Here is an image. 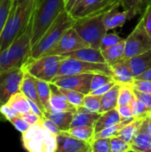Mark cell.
<instances>
[{"label": "cell", "mask_w": 151, "mask_h": 152, "mask_svg": "<svg viewBox=\"0 0 151 152\" xmlns=\"http://www.w3.org/2000/svg\"><path fill=\"white\" fill-rule=\"evenodd\" d=\"M36 3L37 0H25L20 4L13 3L0 37V52L29 28Z\"/></svg>", "instance_id": "cell-1"}, {"label": "cell", "mask_w": 151, "mask_h": 152, "mask_svg": "<svg viewBox=\"0 0 151 152\" xmlns=\"http://www.w3.org/2000/svg\"><path fill=\"white\" fill-rule=\"evenodd\" d=\"M63 10L64 0H37L30 23L32 47Z\"/></svg>", "instance_id": "cell-2"}, {"label": "cell", "mask_w": 151, "mask_h": 152, "mask_svg": "<svg viewBox=\"0 0 151 152\" xmlns=\"http://www.w3.org/2000/svg\"><path fill=\"white\" fill-rule=\"evenodd\" d=\"M31 52L32 44L29 26L26 31L0 52V73L21 68L31 56Z\"/></svg>", "instance_id": "cell-3"}, {"label": "cell", "mask_w": 151, "mask_h": 152, "mask_svg": "<svg viewBox=\"0 0 151 152\" xmlns=\"http://www.w3.org/2000/svg\"><path fill=\"white\" fill-rule=\"evenodd\" d=\"M75 22L76 19L64 9L48 27L38 42L32 47L30 57L36 59L44 56L58 43L65 32L73 27Z\"/></svg>", "instance_id": "cell-4"}, {"label": "cell", "mask_w": 151, "mask_h": 152, "mask_svg": "<svg viewBox=\"0 0 151 152\" xmlns=\"http://www.w3.org/2000/svg\"><path fill=\"white\" fill-rule=\"evenodd\" d=\"M23 148L30 152H56V135L48 131L41 123L32 125L22 134Z\"/></svg>", "instance_id": "cell-5"}, {"label": "cell", "mask_w": 151, "mask_h": 152, "mask_svg": "<svg viewBox=\"0 0 151 152\" xmlns=\"http://www.w3.org/2000/svg\"><path fill=\"white\" fill-rule=\"evenodd\" d=\"M105 13L77 19L73 25L76 31L91 47L101 49L102 37L108 32L103 20Z\"/></svg>", "instance_id": "cell-6"}, {"label": "cell", "mask_w": 151, "mask_h": 152, "mask_svg": "<svg viewBox=\"0 0 151 152\" xmlns=\"http://www.w3.org/2000/svg\"><path fill=\"white\" fill-rule=\"evenodd\" d=\"M62 59L61 55H45L36 59L29 57L22 68L36 78L51 83L58 76Z\"/></svg>", "instance_id": "cell-7"}, {"label": "cell", "mask_w": 151, "mask_h": 152, "mask_svg": "<svg viewBox=\"0 0 151 152\" xmlns=\"http://www.w3.org/2000/svg\"><path fill=\"white\" fill-rule=\"evenodd\" d=\"M98 73L106 74L112 77L111 68L107 63H94L73 58L63 57L58 76H72Z\"/></svg>", "instance_id": "cell-8"}, {"label": "cell", "mask_w": 151, "mask_h": 152, "mask_svg": "<svg viewBox=\"0 0 151 152\" xmlns=\"http://www.w3.org/2000/svg\"><path fill=\"white\" fill-rule=\"evenodd\" d=\"M150 49H151V37L143 25L142 20L140 19L133 30L125 38L124 59L130 60Z\"/></svg>", "instance_id": "cell-9"}, {"label": "cell", "mask_w": 151, "mask_h": 152, "mask_svg": "<svg viewBox=\"0 0 151 152\" xmlns=\"http://www.w3.org/2000/svg\"><path fill=\"white\" fill-rule=\"evenodd\" d=\"M23 74L22 67L0 73V107L6 104L14 93L20 91ZM4 120V118L0 113V121Z\"/></svg>", "instance_id": "cell-10"}, {"label": "cell", "mask_w": 151, "mask_h": 152, "mask_svg": "<svg viewBox=\"0 0 151 152\" xmlns=\"http://www.w3.org/2000/svg\"><path fill=\"white\" fill-rule=\"evenodd\" d=\"M117 5L121 6V0H83L69 13L77 20L90 15L105 13Z\"/></svg>", "instance_id": "cell-11"}, {"label": "cell", "mask_w": 151, "mask_h": 152, "mask_svg": "<svg viewBox=\"0 0 151 152\" xmlns=\"http://www.w3.org/2000/svg\"><path fill=\"white\" fill-rule=\"evenodd\" d=\"M90 46L76 31V29L71 27L68 29L65 34L61 37L58 43L46 53L45 55H64L66 53L74 52L76 50ZM44 55V56H45Z\"/></svg>", "instance_id": "cell-12"}, {"label": "cell", "mask_w": 151, "mask_h": 152, "mask_svg": "<svg viewBox=\"0 0 151 152\" xmlns=\"http://www.w3.org/2000/svg\"><path fill=\"white\" fill-rule=\"evenodd\" d=\"M93 76V74L58 76L51 82V84L57 87L71 89L87 94L90 93V86Z\"/></svg>", "instance_id": "cell-13"}, {"label": "cell", "mask_w": 151, "mask_h": 152, "mask_svg": "<svg viewBox=\"0 0 151 152\" xmlns=\"http://www.w3.org/2000/svg\"><path fill=\"white\" fill-rule=\"evenodd\" d=\"M56 152H92L91 143L82 141L69 131H61L56 135Z\"/></svg>", "instance_id": "cell-14"}, {"label": "cell", "mask_w": 151, "mask_h": 152, "mask_svg": "<svg viewBox=\"0 0 151 152\" xmlns=\"http://www.w3.org/2000/svg\"><path fill=\"white\" fill-rule=\"evenodd\" d=\"M113 79L120 85L132 86L135 80V76L131 68L129 60L122 59L110 66Z\"/></svg>", "instance_id": "cell-15"}, {"label": "cell", "mask_w": 151, "mask_h": 152, "mask_svg": "<svg viewBox=\"0 0 151 152\" xmlns=\"http://www.w3.org/2000/svg\"><path fill=\"white\" fill-rule=\"evenodd\" d=\"M130 144L132 151L151 152V135L148 127V117L142 120L139 130Z\"/></svg>", "instance_id": "cell-16"}, {"label": "cell", "mask_w": 151, "mask_h": 152, "mask_svg": "<svg viewBox=\"0 0 151 152\" xmlns=\"http://www.w3.org/2000/svg\"><path fill=\"white\" fill-rule=\"evenodd\" d=\"M65 58H73L77 60H81L94 63H106V61L101 53V49H96L91 46L84 47L74 52L66 53L62 55Z\"/></svg>", "instance_id": "cell-17"}, {"label": "cell", "mask_w": 151, "mask_h": 152, "mask_svg": "<svg viewBox=\"0 0 151 152\" xmlns=\"http://www.w3.org/2000/svg\"><path fill=\"white\" fill-rule=\"evenodd\" d=\"M120 5H117L113 8H111L109 11H108L104 14V24L106 26L107 30H111L117 28L123 27L124 24L130 20V14L129 12L126 10L119 11L118 8Z\"/></svg>", "instance_id": "cell-18"}, {"label": "cell", "mask_w": 151, "mask_h": 152, "mask_svg": "<svg viewBox=\"0 0 151 152\" xmlns=\"http://www.w3.org/2000/svg\"><path fill=\"white\" fill-rule=\"evenodd\" d=\"M20 91L22 92L29 100H32L36 103H37L44 110V107H43V105L41 103V101L39 99V96H38L36 77H33L32 75H30L26 70H24V74H23L22 81H21V84H20Z\"/></svg>", "instance_id": "cell-19"}, {"label": "cell", "mask_w": 151, "mask_h": 152, "mask_svg": "<svg viewBox=\"0 0 151 152\" xmlns=\"http://www.w3.org/2000/svg\"><path fill=\"white\" fill-rule=\"evenodd\" d=\"M50 105H51V110L53 111H69L74 113L77 111V108L72 105L68 101V99L62 94H61L57 90V88L53 85H52Z\"/></svg>", "instance_id": "cell-20"}, {"label": "cell", "mask_w": 151, "mask_h": 152, "mask_svg": "<svg viewBox=\"0 0 151 152\" xmlns=\"http://www.w3.org/2000/svg\"><path fill=\"white\" fill-rule=\"evenodd\" d=\"M123 119L121 118L117 109H113L105 112L101 113L98 120L95 123L94 126V130L95 134L113 125H116L119 122H121Z\"/></svg>", "instance_id": "cell-21"}, {"label": "cell", "mask_w": 151, "mask_h": 152, "mask_svg": "<svg viewBox=\"0 0 151 152\" xmlns=\"http://www.w3.org/2000/svg\"><path fill=\"white\" fill-rule=\"evenodd\" d=\"M133 72L136 77L151 69V49L129 60Z\"/></svg>", "instance_id": "cell-22"}, {"label": "cell", "mask_w": 151, "mask_h": 152, "mask_svg": "<svg viewBox=\"0 0 151 152\" xmlns=\"http://www.w3.org/2000/svg\"><path fill=\"white\" fill-rule=\"evenodd\" d=\"M75 113L69 111H48L44 113V116L51 118L57 126L61 129V131H68L73 120Z\"/></svg>", "instance_id": "cell-23"}, {"label": "cell", "mask_w": 151, "mask_h": 152, "mask_svg": "<svg viewBox=\"0 0 151 152\" xmlns=\"http://www.w3.org/2000/svg\"><path fill=\"white\" fill-rule=\"evenodd\" d=\"M101 53L106 61V63L109 66L115 64L120 60L124 59L125 56V39L120 43L112 45L110 47L101 50Z\"/></svg>", "instance_id": "cell-24"}, {"label": "cell", "mask_w": 151, "mask_h": 152, "mask_svg": "<svg viewBox=\"0 0 151 152\" xmlns=\"http://www.w3.org/2000/svg\"><path fill=\"white\" fill-rule=\"evenodd\" d=\"M100 115L101 113L88 112L80 108H77V111L74 115L70 127L79 126H89L94 127L95 123L98 120Z\"/></svg>", "instance_id": "cell-25"}, {"label": "cell", "mask_w": 151, "mask_h": 152, "mask_svg": "<svg viewBox=\"0 0 151 152\" xmlns=\"http://www.w3.org/2000/svg\"><path fill=\"white\" fill-rule=\"evenodd\" d=\"M150 4L151 0H121V6L123 10L129 12L130 20L138 14H142Z\"/></svg>", "instance_id": "cell-26"}, {"label": "cell", "mask_w": 151, "mask_h": 152, "mask_svg": "<svg viewBox=\"0 0 151 152\" xmlns=\"http://www.w3.org/2000/svg\"><path fill=\"white\" fill-rule=\"evenodd\" d=\"M36 88L38 92V96L41 101V103L44 109V113L51 111V105H50V99H51V94H52V85L51 83L37 79L36 78Z\"/></svg>", "instance_id": "cell-27"}, {"label": "cell", "mask_w": 151, "mask_h": 152, "mask_svg": "<svg viewBox=\"0 0 151 152\" xmlns=\"http://www.w3.org/2000/svg\"><path fill=\"white\" fill-rule=\"evenodd\" d=\"M120 84H116L107 94L101 96V113L118 107Z\"/></svg>", "instance_id": "cell-28"}, {"label": "cell", "mask_w": 151, "mask_h": 152, "mask_svg": "<svg viewBox=\"0 0 151 152\" xmlns=\"http://www.w3.org/2000/svg\"><path fill=\"white\" fill-rule=\"evenodd\" d=\"M10 107L13 108L20 113H26L31 111L28 98L20 91L14 93L6 103Z\"/></svg>", "instance_id": "cell-29"}, {"label": "cell", "mask_w": 151, "mask_h": 152, "mask_svg": "<svg viewBox=\"0 0 151 152\" xmlns=\"http://www.w3.org/2000/svg\"><path fill=\"white\" fill-rule=\"evenodd\" d=\"M143 119H138V118H133L131 122H129L128 124H126L119 132V134H117V136H119L120 138H122L123 140H125V142L131 143L137 133V131L139 130L142 122Z\"/></svg>", "instance_id": "cell-30"}, {"label": "cell", "mask_w": 151, "mask_h": 152, "mask_svg": "<svg viewBox=\"0 0 151 152\" xmlns=\"http://www.w3.org/2000/svg\"><path fill=\"white\" fill-rule=\"evenodd\" d=\"M69 133L74 135L75 137L87 142L91 143L93 140L94 139L95 135V130L93 126H74L70 127L69 130Z\"/></svg>", "instance_id": "cell-31"}, {"label": "cell", "mask_w": 151, "mask_h": 152, "mask_svg": "<svg viewBox=\"0 0 151 152\" xmlns=\"http://www.w3.org/2000/svg\"><path fill=\"white\" fill-rule=\"evenodd\" d=\"M80 109L93 113H101V96L87 94Z\"/></svg>", "instance_id": "cell-32"}, {"label": "cell", "mask_w": 151, "mask_h": 152, "mask_svg": "<svg viewBox=\"0 0 151 152\" xmlns=\"http://www.w3.org/2000/svg\"><path fill=\"white\" fill-rule=\"evenodd\" d=\"M55 87L75 107L79 108V107H81L83 105V102H84V99H85V94L80 93L78 91L71 90V89H66V88H61V87H57V86H55Z\"/></svg>", "instance_id": "cell-33"}, {"label": "cell", "mask_w": 151, "mask_h": 152, "mask_svg": "<svg viewBox=\"0 0 151 152\" xmlns=\"http://www.w3.org/2000/svg\"><path fill=\"white\" fill-rule=\"evenodd\" d=\"M135 98L133 88L130 85H120L118 94V106L131 105L133 100Z\"/></svg>", "instance_id": "cell-34"}, {"label": "cell", "mask_w": 151, "mask_h": 152, "mask_svg": "<svg viewBox=\"0 0 151 152\" xmlns=\"http://www.w3.org/2000/svg\"><path fill=\"white\" fill-rule=\"evenodd\" d=\"M132 121V120H131ZM129 120H122L121 122L113 125L111 126H109L98 133L95 134L94 138H111L113 136H116L119 134V132L121 131V129L129 122H131Z\"/></svg>", "instance_id": "cell-35"}, {"label": "cell", "mask_w": 151, "mask_h": 152, "mask_svg": "<svg viewBox=\"0 0 151 152\" xmlns=\"http://www.w3.org/2000/svg\"><path fill=\"white\" fill-rule=\"evenodd\" d=\"M131 107H132V110H133V118L144 119L147 117H149V115L150 114L149 112V110H147V108L145 107V105L140 100H138L136 97L133 100V102L131 103Z\"/></svg>", "instance_id": "cell-36"}, {"label": "cell", "mask_w": 151, "mask_h": 152, "mask_svg": "<svg viewBox=\"0 0 151 152\" xmlns=\"http://www.w3.org/2000/svg\"><path fill=\"white\" fill-rule=\"evenodd\" d=\"M14 0H2L0 4V37L2 35L4 24L9 16L10 11L13 5Z\"/></svg>", "instance_id": "cell-37"}, {"label": "cell", "mask_w": 151, "mask_h": 152, "mask_svg": "<svg viewBox=\"0 0 151 152\" xmlns=\"http://www.w3.org/2000/svg\"><path fill=\"white\" fill-rule=\"evenodd\" d=\"M110 148H111V152L132 151L131 144L117 135L110 138Z\"/></svg>", "instance_id": "cell-38"}, {"label": "cell", "mask_w": 151, "mask_h": 152, "mask_svg": "<svg viewBox=\"0 0 151 152\" xmlns=\"http://www.w3.org/2000/svg\"><path fill=\"white\" fill-rule=\"evenodd\" d=\"M92 152H111L110 138H94L91 142Z\"/></svg>", "instance_id": "cell-39"}, {"label": "cell", "mask_w": 151, "mask_h": 152, "mask_svg": "<svg viewBox=\"0 0 151 152\" xmlns=\"http://www.w3.org/2000/svg\"><path fill=\"white\" fill-rule=\"evenodd\" d=\"M111 80H114L111 76H109L106 74H99V73L93 74L92 81H91V86H90V93L102 86L103 85L110 82Z\"/></svg>", "instance_id": "cell-40"}, {"label": "cell", "mask_w": 151, "mask_h": 152, "mask_svg": "<svg viewBox=\"0 0 151 152\" xmlns=\"http://www.w3.org/2000/svg\"><path fill=\"white\" fill-rule=\"evenodd\" d=\"M125 38H122L117 33H109L107 32L104 37H102L101 43V50L110 47L112 45H115L121 41H123Z\"/></svg>", "instance_id": "cell-41"}, {"label": "cell", "mask_w": 151, "mask_h": 152, "mask_svg": "<svg viewBox=\"0 0 151 152\" xmlns=\"http://www.w3.org/2000/svg\"><path fill=\"white\" fill-rule=\"evenodd\" d=\"M9 122L16 128L17 131L20 132L21 134L25 133L29 128V126H30V125L24 118H22L20 115L11 118L9 120Z\"/></svg>", "instance_id": "cell-42"}, {"label": "cell", "mask_w": 151, "mask_h": 152, "mask_svg": "<svg viewBox=\"0 0 151 152\" xmlns=\"http://www.w3.org/2000/svg\"><path fill=\"white\" fill-rule=\"evenodd\" d=\"M133 93H134L135 97L138 100H140L145 105V107L147 108V110H149V112L151 113V94L141 92V91L136 90L134 88H133Z\"/></svg>", "instance_id": "cell-43"}, {"label": "cell", "mask_w": 151, "mask_h": 152, "mask_svg": "<svg viewBox=\"0 0 151 152\" xmlns=\"http://www.w3.org/2000/svg\"><path fill=\"white\" fill-rule=\"evenodd\" d=\"M132 86L141 92L151 94V80H142L135 78Z\"/></svg>", "instance_id": "cell-44"}, {"label": "cell", "mask_w": 151, "mask_h": 152, "mask_svg": "<svg viewBox=\"0 0 151 152\" xmlns=\"http://www.w3.org/2000/svg\"><path fill=\"white\" fill-rule=\"evenodd\" d=\"M0 113L4 118V119L7 121H9L11 118H12L16 116H19L20 114L19 111H17L16 110H14L13 108L10 107L7 104H4L0 107Z\"/></svg>", "instance_id": "cell-45"}, {"label": "cell", "mask_w": 151, "mask_h": 152, "mask_svg": "<svg viewBox=\"0 0 151 152\" xmlns=\"http://www.w3.org/2000/svg\"><path fill=\"white\" fill-rule=\"evenodd\" d=\"M141 19L142 20L143 25L151 37V4L147 6V8L142 14Z\"/></svg>", "instance_id": "cell-46"}, {"label": "cell", "mask_w": 151, "mask_h": 152, "mask_svg": "<svg viewBox=\"0 0 151 152\" xmlns=\"http://www.w3.org/2000/svg\"><path fill=\"white\" fill-rule=\"evenodd\" d=\"M118 113L123 120H133V110L131 105H124V106H118L117 108Z\"/></svg>", "instance_id": "cell-47"}, {"label": "cell", "mask_w": 151, "mask_h": 152, "mask_svg": "<svg viewBox=\"0 0 151 152\" xmlns=\"http://www.w3.org/2000/svg\"><path fill=\"white\" fill-rule=\"evenodd\" d=\"M41 123H42V125H43L48 131H50L52 134H55V135H57V134L61 132V129L57 126V125H56L51 118H47V117L43 118L41 119Z\"/></svg>", "instance_id": "cell-48"}, {"label": "cell", "mask_w": 151, "mask_h": 152, "mask_svg": "<svg viewBox=\"0 0 151 152\" xmlns=\"http://www.w3.org/2000/svg\"><path fill=\"white\" fill-rule=\"evenodd\" d=\"M116 84H117L115 80H111L110 82H109V83H107V84H105V85H103L102 86H101V87H99V88H97L96 90H94V91H92L91 93H89V94H94V95H99V96H102V95H104L105 94H107Z\"/></svg>", "instance_id": "cell-49"}, {"label": "cell", "mask_w": 151, "mask_h": 152, "mask_svg": "<svg viewBox=\"0 0 151 152\" xmlns=\"http://www.w3.org/2000/svg\"><path fill=\"white\" fill-rule=\"evenodd\" d=\"M20 116L22 118H24L30 126L39 123L41 121V119H42L39 116H37L36 114H35L32 111H28V112H26V113H20Z\"/></svg>", "instance_id": "cell-50"}, {"label": "cell", "mask_w": 151, "mask_h": 152, "mask_svg": "<svg viewBox=\"0 0 151 152\" xmlns=\"http://www.w3.org/2000/svg\"><path fill=\"white\" fill-rule=\"evenodd\" d=\"M83 0H64V9L70 12L77 4H79Z\"/></svg>", "instance_id": "cell-51"}, {"label": "cell", "mask_w": 151, "mask_h": 152, "mask_svg": "<svg viewBox=\"0 0 151 152\" xmlns=\"http://www.w3.org/2000/svg\"><path fill=\"white\" fill-rule=\"evenodd\" d=\"M135 78H137V79H142V80H151V69L146 70L145 72H143L140 76L136 77Z\"/></svg>", "instance_id": "cell-52"}, {"label": "cell", "mask_w": 151, "mask_h": 152, "mask_svg": "<svg viewBox=\"0 0 151 152\" xmlns=\"http://www.w3.org/2000/svg\"><path fill=\"white\" fill-rule=\"evenodd\" d=\"M148 127H149V131H150V134L151 135V113L148 117Z\"/></svg>", "instance_id": "cell-53"}, {"label": "cell", "mask_w": 151, "mask_h": 152, "mask_svg": "<svg viewBox=\"0 0 151 152\" xmlns=\"http://www.w3.org/2000/svg\"><path fill=\"white\" fill-rule=\"evenodd\" d=\"M25 0H14V3L15 4H20V3H22V2H24Z\"/></svg>", "instance_id": "cell-54"}, {"label": "cell", "mask_w": 151, "mask_h": 152, "mask_svg": "<svg viewBox=\"0 0 151 152\" xmlns=\"http://www.w3.org/2000/svg\"><path fill=\"white\" fill-rule=\"evenodd\" d=\"M1 2H2V0H0V4H1Z\"/></svg>", "instance_id": "cell-55"}]
</instances>
